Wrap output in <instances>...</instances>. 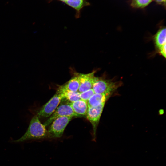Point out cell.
<instances>
[{
    "label": "cell",
    "instance_id": "cell-5",
    "mask_svg": "<svg viewBox=\"0 0 166 166\" xmlns=\"http://www.w3.org/2000/svg\"><path fill=\"white\" fill-rule=\"evenodd\" d=\"M63 98L58 93L55 95L40 109L36 115L39 118L50 117L54 112Z\"/></svg>",
    "mask_w": 166,
    "mask_h": 166
},
{
    "label": "cell",
    "instance_id": "cell-2",
    "mask_svg": "<svg viewBox=\"0 0 166 166\" xmlns=\"http://www.w3.org/2000/svg\"><path fill=\"white\" fill-rule=\"evenodd\" d=\"M122 82L114 81L103 77L95 76L92 89L96 93H113L122 85Z\"/></svg>",
    "mask_w": 166,
    "mask_h": 166
},
{
    "label": "cell",
    "instance_id": "cell-16",
    "mask_svg": "<svg viewBox=\"0 0 166 166\" xmlns=\"http://www.w3.org/2000/svg\"><path fill=\"white\" fill-rule=\"evenodd\" d=\"M155 1L158 3L165 4L166 0H155Z\"/></svg>",
    "mask_w": 166,
    "mask_h": 166
},
{
    "label": "cell",
    "instance_id": "cell-8",
    "mask_svg": "<svg viewBox=\"0 0 166 166\" xmlns=\"http://www.w3.org/2000/svg\"><path fill=\"white\" fill-rule=\"evenodd\" d=\"M96 70L91 72L84 74L78 73L80 86L78 90L79 93L92 88L93 80L95 77Z\"/></svg>",
    "mask_w": 166,
    "mask_h": 166
},
{
    "label": "cell",
    "instance_id": "cell-13",
    "mask_svg": "<svg viewBox=\"0 0 166 166\" xmlns=\"http://www.w3.org/2000/svg\"><path fill=\"white\" fill-rule=\"evenodd\" d=\"M64 3L76 10L77 18L79 17L81 10L84 7L89 5L85 0H67Z\"/></svg>",
    "mask_w": 166,
    "mask_h": 166
},
{
    "label": "cell",
    "instance_id": "cell-4",
    "mask_svg": "<svg viewBox=\"0 0 166 166\" xmlns=\"http://www.w3.org/2000/svg\"><path fill=\"white\" fill-rule=\"evenodd\" d=\"M62 117H78L73 112L70 102H65L62 100L54 112L45 122L46 127L49 126L56 119Z\"/></svg>",
    "mask_w": 166,
    "mask_h": 166
},
{
    "label": "cell",
    "instance_id": "cell-1",
    "mask_svg": "<svg viewBox=\"0 0 166 166\" xmlns=\"http://www.w3.org/2000/svg\"><path fill=\"white\" fill-rule=\"evenodd\" d=\"M46 127L44 124L41 123L38 117L35 115L31 119L26 132L20 138L14 142H22L31 140L46 138L47 130Z\"/></svg>",
    "mask_w": 166,
    "mask_h": 166
},
{
    "label": "cell",
    "instance_id": "cell-7",
    "mask_svg": "<svg viewBox=\"0 0 166 166\" xmlns=\"http://www.w3.org/2000/svg\"><path fill=\"white\" fill-rule=\"evenodd\" d=\"M166 28L160 27L153 38L156 53L164 55L166 53Z\"/></svg>",
    "mask_w": 166,
    "mask_h": 166
},
{
    "label": "cell",
    "instance_id": "cell-9",
    "mask_svg": "<svg viewBox=\"0 0 166 166\" xmlns=\"http://www.w3.org/2000/svg\"><path fill=\"white\" fill-rule=\"evenodd\" d=\"M112 93H95L88 101V107H96L105 103Z\"/></svg>",
    "mask_w": 166,
    "mask_h": 166
},
{
    "label": "cell",
    "instance_id": "cell-10",
    "mask_svg": "<svg viewBox=\"0 0 166 166\" xmlns=\"http://www.w3.org/2000/svg\"><path fill=\"white\" fill-rule=\"evenodd\" d=\"M74 112L78 117L86 116L88 106L87 101L80 99L73 102H70Z\"/></svg>",
    "mask_w": 166,
    "mask_h": 166
},
{
    "label": "cell",
    "instance_id": "cell-11",
    "mask_svg": "<svg viewBox=\"0 0 166 166\" xmlns=\"http://www.w3.org/2000/svg\"><path fill=\"white\" fill-rule=\"evenodd\" d=\"M56 92L60 94L64 99H65L70 102H73L81 99L80 93L78 92H73L68 90L62 85L59 87Z\"/></svg>",
    "mask_w": 166,
    "mask_h": 166
},
{
    "label": "cell",
    "instance_id": "cell-12",
    "mask_svg": "<svg viewBox=\"0 0 166 166\" xmlns=\"http://www.w3.org/2000/svg\"><path fill=\"white\" fill-rule=\"evenodd\" d=\"M73 76L63 86L70 91L76 92H78L80 86L79 80L78 77V73L72 69Z\"/></svg>",
    "mask_w": 166,
    "mask_h": 166
},
{
    "label": "cell",
    "instance_id": "cell-14",
    "mask_svg": "<svg viewBox=\"0 0 166 166\" xmlns=\"http://www.w3.org/2000/svg\"><path fill=\"white\" fill-rule=\"evenodd\" d=\"M152 0H132V6L136 8H144L148 5Z\"/></svg>",
    "mask_w": 166,
    "mask_h": 166
},
{
    "label": "cell",
    "instance_id": "cell-3",
    "mask_svg": "<svg viewBox=\"0 0 166 166\" xmlns=\"http://www.w3.org/2000/svg\"><path fill=\"white\" fill-rule=\"evenodd\" d=\"M72 118L71 117H62L53 120L47 130V137L58 138L61 137Z\"/></svg>",
    "mask_w": 166,
    "mask_h": 166
},
{
    "label": "cell",
    "instance_id": "cell-15",
    "mask_svg": "<svg viewBox=\"0 0 166 166\" xmlns=\"http://www.w3.org/2000/svg\"><path fill=\"white\" fill-rule=\"evenodd\" d=\"M94 93V91L92 88L80 93L79 96L81 99L87 101Z\"/></svg>",
    "mask_w": 166,
    "mask_h": 166
},
{
    "label": "cell",
    "instance_id": "cell-17",
    "mask_svg": "<svg viewBox=\"0 0 166 166\" xmlns=\"http://www.w3.org/2000/svg\"><path fill=\"white\" fill-rule=\"evenodd\" d=\"M59 0L60 1H62V2H65L67 0Z\"/></svg>",
    "mask_w": 166,
    "mask_h": 166
},
{
    "label": "cell",
    "instance_id": "cell-6",
    "mask_svg": "<svg viewBox=\"0 0 166 166\" xmlns=\"http://www.w3.org/2000/svg\"><path fill=\"white\" fill-rule=\"evenodd\" d=\"M105 103L96 107H88L86 114L87 119L91 124L93 131V140L95 141L97 129Z\"/></svg>",
    "mask_w": 166,
    "mask_h": 166
}]
</instances>
